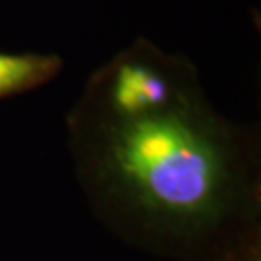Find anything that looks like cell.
Wrapping results in <instances>:
<instances>
[{
	"instance_id": "obj_2",
	"label": "cell",
	"mask_w": 261,
	"mask_h": 261,
	"mask_svg": "<svg viewBox=\"0 0 261 261\" xmlns=\"http://www.w3.org/2000/svg\"><path fill=\"white\" fill-rule=\"evenodd\" d=\"M60 70V60L45 55L0 53V97L23 93L48 82Z\"/></svg>"
},
{
	"instance_id": "obj_1",
	"label": "cell",
	"mask_w": 261,
	"mask_h": 261,
	"mask_svg": "<svg viewBox=\"0 0 261 261\" xmlns=\"http://www.w3.org/2000/svg\"><path fill=\"white\" fill-rule=\"evenodd\" d=\"M105 91L99 159L114 190L165 221H215L234 186L223 132L159 66L126 60Z\"/></svg>"
}]
</instances>
